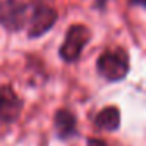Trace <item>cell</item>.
Wrapping results in <instances>:
<instances>
[{
	"label": "cell",
	"mask_w": 146,
	"mask_h": 146,
	"mask_svg": "<svg viewBox=\"0 0 146 146\" xmlns=\"http://www.w3.org/2000/svg\"><path fill=\"white\" fill-rule=\"evenodd\" d=\"M121 124V116L119 110L116 107H105L96 115L94 118V126L98 129L108 130V132H115Z\"/></svg>",
	"instance_id": "52a82bcc"
},
{
	"label": "cell",
	"mask_w": 146,
	"mask_h": 146,
	"mask_svg": "<svg viewBox=\"0 0 146 146\" xmlns=\"http://www.w3.org/2000/svg\"><path fill=\"white\" fill-rule=\"evenodd\" d=\"M24 108V102L16 94L13 86L0 85V121L11 124L19 119Z\"/></svg>",
	"instance_id": "5b68a950"
},
{
	"label": "cell",
	"mask_w": 146,
	"mask_h": 146,
	"mask_svg": "<svg viewBox=\"0 0 146 146\" xmlns=\"http://www.w3.org/2000/svg\"><path fill=\"white\" fill-rule=\"evenodd\" d=\"M91 39V32L88 30V27L76 24L71 25L69 30L66 32L64 41L60 47V57L61 60H64L66 63H74L80 58L82 50L88 41Z\"/></svg>",
	"instance_id": "3957f363"
},
{
	"label": "cell",
	"mask_w": 146,
	"mask_h": 146,
	"mask_svg": "<svg viewBox=\"0 0 146 146\" xmlns=\"http://www.w3.org/2000/svg\"><path fill=\"white\" fill-rule=\"evenodd\" d=\"M98 72L108 82H119L129 72V55L124 49L105 50L98 58Z\"/></svg>",
	"instance_id": "7a4b0ae2"
},
{
	"label": "cell",
	"mask_w": 146,
	"mask_h": 146,
	"mask_svg": "<svg viewBox=\"0 0 146 146\" xmlns=\"http://www.w3.org/2000/svg\"><path fill=\"white\" fill-rule=\"evenodd\" d=\"M36 0H2L0 2V25L7 32H21L29 27Z\"/></svg>",
	"instance_id": "6da1fadb"
},
{
	"label": "cell",
	"mask_w": 146,
	"mask_h": 146,
	"mask_svg": "<svg viewBox=\"0 0 146 146\" xmlns=\"http://www.w3.org/2000/svg\"><path fill=\"white\" fill-rule=\"evenodd\" d=\"M57 19H58V13L55 8H52L50 5H47L42 0H36L29 27H27L29 38H39L44 33H47L55 25Z\"/></svg>",
	"instance_id": "277c9868"
},
{
	"label": "cell",
	"mask_w": 146,
	"mask_h": 146,
	"mask_svg": "<svg viewBox=\"0 0 146 146\" xmlns=\"http://www.w3.org/2000/svg\"><path fill=\"white\" fill-rule=\"evenodd\" d=\"M86 146H108L107 143H104L102 140H88V145Z\"/></svg>",
	"instance_id": "ba28073f"
},
{
	"label": "cell",
	"mask_w": 146,
	"mask_h": 146,
	"mask_svg": "<svg viewBox=\"0 0 146 146\" xmlns=\"http://www.w3.org/2000/svg\"><path fill=\"white\" fill-rule=\"evenodd\" d=\"M55 133L60 140H69L77 135V119L72 111L66 108H60L54 116Z\"/></svg>",
	"instance_id": "8992f818"
},
{
	"label": "cell",
	"mask_w": 146,
	"mask_h": 146,
	"mask_svg": "<svg viewBox=\"0 0 146 146\" xmlns=\"http://www.w3.org/2000/svg\"><path fill=\"white\" fill-rule=\"evenodd\" d=\"M129 3H132V5H141V7L146 8V0H129Z\"/></svg>",
	"instance_id": "9c48e42d"
}]
</instances>
